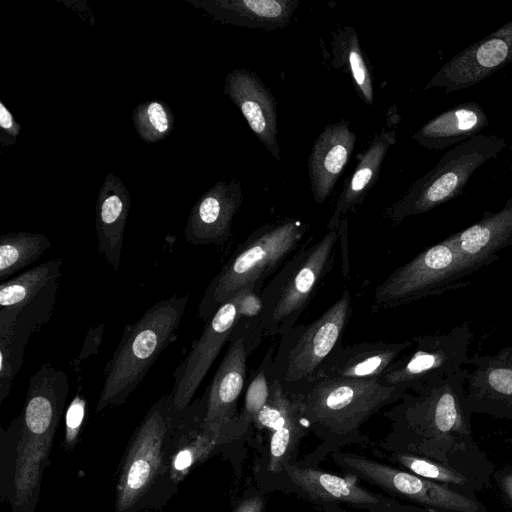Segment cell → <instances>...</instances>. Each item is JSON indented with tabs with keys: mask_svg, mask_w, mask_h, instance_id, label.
<instances>
[{
	"mask_svg": "<svg viewBox=\"0 0 512 512\" xmlns=\"http://www.w3.org/2000/svg\"><path fill=\"white\" fill-rule=\"evenodd\" d=\"M505 145L504 138L484 134L459 143L387 208L385 217L398 225L407 217L425 213L455 198L474 171L495 157Z\"/></svg>",
	"mask_w": 512,
	"mask_h": 512,
	"instance_id": "cell-9",
	"label": "cell"
},
{
	"mask_svg": "<svg viewBox=\"0 0 512 512\" xmlns=\"http://www.w3.org/2000/svg\"><path fill=\"white\" fill-rule=\"evenodd\" d=\"M238 319L235 298L222 304L208 319L200 337L184 361L176 368L172 395L180 409L187 408L210 367L218 357Z\"/></svg>",
	"mask_w": 512,
	"mask_h": 512,
	"instance_id": "cell-15",
	"label": "cell"
},
{
	"mask_svg": "<svg viewBox=\"0 0 512 512\" xmlns=\"http://www.w3.org/2000/svg\"><path fill=\"white\" fill-rule=\"evenodd\" d=\"M308 429L332 450L345 444H368L361 427L405 392L379 380L313 378L291 390Z\"/></svg>",
	"mask_w": 512,
	"mask_h": 512,
	"instance_id": "cell-4",
	"label": "cell"
},
{
	"mask_svg": "<svg viewBox=\"0 0 512 512\" xmlns=\"http://www.w3.org/2000/svg\"><path fill=\"white\" fill-rule=\"evenodd\" d=\"M506 443H507L508 447L512 449V437L506 439Z\"/></svg>",
	"mask_w": 512,
	"mask_h": 512,
	"instance_id": "cell-41",
	"label": "cell"
},
{
	"mask_svg": "<svg viewBox=\"0 0 512 512\" xmlns=\"http://www.w3.org/2000/svg\"><path fill=\"white\" fill-rule=\"evenodd\" d=\"M290 482L310 499L326 504H346L366 511L391 497L369 491L348 477L293 463L284 466Z\"/></svg>",
	"mask_w": 512,
	"mask_h": 512,
	"instance_id": "cell-22",
	"label": "cell"
},
{
	"mask_svg": "<svg viewBox=\"0 0 512 512\" xmlns=\"http://www.w3.org/2000/svg\"><path fill=\"white\" fill-rule=\"evenodd\" d=\"M275 347L271 346L264 354L246 387L244 405L239 413L240 421L250 427L253 420L269 400L272 385L275 380L273 373V360Z\"/></svg>",
	"mask_w": 512,
	"mask_h": 512,
	"instance_id": "cell-32",
	"label": "cell"
},
{
	"mask_svg": "<svg viewBox=\"0 0 512 512\" xmlns=\"http://www.w3.org/2000/svg\"><path fill=\"white\" fill-rule=\"evenodd\" d=\"M187 303L188 295L159 301L138 321L126 325L106 365L97 412L127 400L162 351L176 339Z\"/></svg>",
	"mask_w": 512,
	"mask_h": 512,
	"instance_id": "cell-5",
	"label": "cell"
},
{
	"mask_svg": "<svg viewBox=\"0 0 512 512\" xmlns=\"http://www.w3.org/2000/svg\"><path fill=\"white\" fill-rule=\"evenodd\" d=\"M104 326L99 325L95 328H91L87 333V337L85 339L83 348L80 352V355L77 361H82L87 358L89 355L97 352L98 347L100 346L103 338Z\"/></svg>",
	"mask_w": 512,
	"mask_h": 512,
	"instance_id": "cell-38",
	"label": "cell"
},
{
	"mask_svg": "<svg viewBox=\"0 0 512 512\" xmlns=\"http://www.w3.org/2000/svg\"><path fill=\"white\" fill-rule=\"evenodd\" d=\"M395 467L409 471L420 477L446 485L468 497L476 498V492L486 488L481 482L451 467L429 459L400 452H381L373 449Z\"/></svg>",
	"mask_w": 512,
	"mask_h": 512,
	"instance_id": "cell-28",
	"label": "cell"
},
{
	"mask_svg": "<svg viewBox=\"0 0 512 512\" xmlns=\"http://www.w3.org/2000/svg\"><path fill=\"white\" fill-rule=\"evenodd\" d=\"M492 477L505 501L512 506V466L495 471Z\"/></svg>",
	"mask_w": 512,
	"mask_h": 512,
	"instance_id": "cell-39",
	"label": "cell"
},
{
	"mask_svg": "<svg viewBox=\"0 0 512 512\" xmlns=\"http://www.w3.org/2000/svg\"><path fill=\"white\" fill-rule=\"evenodd\" d=\"M465 257L484 267L499 259L498 253L512 246V198L497 212H485L466 229L450 235Z\"/></svg>",
	"mask_w": 512,
	"mask_h": 512,
	"instance_id": "cell-25",
	"label": "cell"
},
{
	"mask_svg": "<svg viewBox=\"0 0 512 512\" xmlns=\"http://www.w3.org/2000/svg\"><path fill=\"white\" fill-rule=\"evenodd\" d=\"M308 225L296 219L266 223L254 230L212 279L198 306L197 316L210 319L217 309L248 286L264 288L297 250Z\"/></svg>",
	"mask_w": 512,
	"mask_h": 512,
	"instance_id": "cell-6",
	"label": "cell"
},
{
	"mask_svg": "<svg viewBox=\"0 0 512 512\" xmlns=\"http://www.w3.org/2000/svg\"><path fill=\"white\" fill-rule=\"evenodd\" d=\"M201 399L180 409L172 393L159 398L135 429L121 463L116 512H137L170 496L171 456L199 412Z\"/></svg>",
	"mask_w": 512,
	"mask_h": 512,
	"instance_id": "cell-3",
	"label": "cell"
},
{
	"mask_svg": "<svg viewBox=\"0 0 512 512\" xmlns=\"http://www.w3.org/2000/svg\"><path fill=\"white\" fill-rule=\"evenodd\" d=\"M136 132L147 143H156L170 135L174 116L170 106L161 100L140 103L132 112Z\"/></svg>",
	"mask_w": 512,
	"mask_h": 512,
	"instance_id": "cell-33",
	"label": "cell"
},
{
	"mask_svg": "<svg viewBox=\"0 0 512 512\" xmlns=\"http://www.w3.org/2000/svg\"><path fill=\"white\" fill-rule=\"evenodd\" d=\"M262 290L258 286H248L240 290L234 298L238 308L237 322L264 331Z\"/></svg>",
	"mask_w": 512,
	"mask_h": 512,
	"instance_id": "cell-34",
	"label": "cell"
},
{
	"mask_svg": "<svg viewBox=\"0 0 512 512\" xmlns=\"http://www.w3.org/2000/svg\"><path fill=\"white\" fill-rule=\"evenodd\" d=\"M51 246L42 233L11 232L0 237V280L27 267Z\"/></svg>",
	"mask_w": 512,
	"mask_h": 512,
	"instance_id": "cell-30",
	"label": "cell"
},
{
	"mask_svg": "<svg viewBox=\"0 0 512 512\" xmlns=\"http://www.w3.org/2000/svg\"><path fill=\"white\" fill-rule=\"evenodd\" d=\"M397 113H389V121L376 133L363 153L352 175L345 182L335 208L327 223L328 230L338 229L346 214L359 206L379 177L382 163L396 142Z\"/></svg>",
	"mask_w": 512,
	"mask_h": 512,
	"instance_id": "cell-21",
	"label": "cell"
},
{
	"mask_svg": "<svg viewBox=\"0 0 512 512\" xmlns=\"http://www.w3.org/2000/svg\"><path fill=\"white\" fill-rule=\"evenodd\" d=\"M484 266L462 255L451 236L396 268L374 290L371 310L396 308L469 285Z\"/></svg>",
	"mask_w": 512,
	"mask_h": 512,
	"instance_id": "cell-7",
	"label": "cell"
},
{
	"mask_svg": "<svg viewBox=\"0 0 512 512\" xmlns=\"http://www.w3.org/2000/svg\"><path fill=\"white\" fill-rule=\"evenodd\" d=\"M414 344L368 341L335 347L324 360L314 378H349L379 380L385 371Z\"/></svg>",
	"mask_w": 512,
	"mask_h": 512,
	"instance_id": "cell-19",
	"label": "cell"
},
{
	"mask_svg": "<svg viewBox=\"0 0 512 512\" xmlns=\"http://www.w3.org/2000/svg\"><path fill=\"white\" fill-rule=\"evenodd\" d=\"M340 230H328L309 247L298 250L264 286L265 336H280L297 324L328 273Z\"/></svg>",
	"mask_w": 512,
	"mask_h": 512,
	"instance_id": "cell-8",
	"label": "cell"
},
{
	"mask_svg": "<svg viewBox=\"0 0 512 512\" xmlns=\"http://www.w3.org/2000/svg\"><path fill=\"white\" fill-rule=\"evenodd\" d=\"M351 315V295L344 290L319 318L309 324H296L280 335L273 373L284 389L291 390L315 377L324 360L340 344Z\"/></svg>",
	"mask_w": 512,
	"mask_h": 512,
	"instance_id": "cell-10",
	"label": "cell"
},
{
	"mask_svg": "<svg viewBox=\"0 0 512 512\" xmlns=\"http://www.w3.org/2000/svg\"><path fill=\"white\" fill-rule=\"evenodd\" d=\"M224 24L275 31L286 27L298 0H204L192 2Z\"/></svg>",
	"mask_w": 512,
	"mask_h": 512,
	"instance_id": "cell-24",
	"label": "cell"
},
{
	"mask_svg": "<svg viewBox=\"0 0 512 512\" xmlns=\"http://www.w3.org/2000/svg\"><path fill=\"white\" fill-rule=\"evenodd\" d=\"M471 337L466 321L445 333L413 337L415 347L402 354L379 381L403 392H418L464 368Z\"/></svg>",
	"mask_w": 512,
	"mask_h": 512,
	"instance_id": "cell-13",
	"label": "cell"
},
{
	"mask_svg": "<svg viewBox=\"0 0 512 512\" xmlns=\"http://www.w3.org/2000/svg\"><path fill=\"white\" fill-rule=\"evenodd\" d=\"M69 392L64 371L42 365L29 379L22 413L1 436V493L12 512H34Z\"/></svg>",
	"mask_w": 512,
	"mask_h": 512,
	"instance_id": "cell-2",
	"label": "cell"
},
{
	"mask_svg": "<svg viewBox=\"0 0 512 512\" xmlns=\"http://www.w3.org/2000/svg\"><path fill=\"white\" fill-rule=\"evenodd\" d=\"M367 512H438L435 510L423 508L407 502L398 501L395 498H390L384 504L375 506Z\"/></svg>",
	"mask_w": 512,
	"mask_h": 512,
	"instance_id": "cell-37",
	"label": "cell"
},
{
	"mask_svg": "<svg viewBox=\"0 0 512 512\" xmlns=\"http://www.w3.org/2000/svg\"><path fill=\"white\" fill-rule=\"evenodd\" d=\"M21 131L20 124L15 120L12 113L0 101V141L2 145H13Z\"/></svg>",
	"mask_w": 512,
	"mask_h": 512,
	"instance_id": "cell-36",
	"label": "cell"
},
{
	"mask_svg": "<svg viewBox=\"0 0 512 512\" xmlns=\"http://www.w3.org/2000/svg\"><path fill=\"white\" fill-rule=\"evenodd\" d=\"M242 202V187L237 179L215 183L192 207L185 240L195 245H223L231 237L232 222Z\"/></svg>",
	"mask_w": 512,
	"mask_h": 512,
	"instance_id": "cell-17",
	"label": "cell"
},
{
	"mask_svg": "<svg viewBox=\"0 0 512 512\" xmlns=\"http://www.w3.org/2000/svg\"><path fill=\"white\" fill-rule=\"evenodd\" d=\"M85 400L77 394L69 405L65 416V448L72 449L77 442L78 435L85 415Z\"/></svg>",
	"mask_w": 512,
	"mask_h": 512,
	"instance_id": "cell-35",
	"label": "cell"
},
{
	"mask_svg": "<svg viewBox=\"0 0 512 512\" xmlns=\"http://www.w3.org/2000/svg\"><path fill=\"white\" fill-rule=\"evenodd\" d=\"M308 430V426L295 403L293 410L280 426L269 433L267 461L269 472H282L284 466L292 463L295 451Z\"/></svg>",
	"mask_w": 512,
	"mask_h": 512,
	"instance_id": "cell-31",
	"label": "cell"
},
{
	"mask_svg": "<svg viewBox=\"0 0 512 512\" xmlns=\"http://www.w3.org/2000/svg\"><path fill=\"white\" fill-rule=\"evenodd\" d=\"M487 123L479 104L463 103L429 120L412 138L427 149L443 150L477 135Z\"/></svg>",
	"mask_w": 512,
	"mask_h": 512,
	"instance_id": "cell-26",
	"label": "cell"
},
{
	"mask_svg": "<svg viewBox=\"0 0 512 512\" xmlns=\"http://www.w3.org/2000/svg\"><path fill=\"white\" fill-rule=\"evenodd\" d=\"M130 204V193L122 180L115 174L108 173L98 192L95 229L98 251L115 271L121 264Z\"/></svg>",
	"mask_w": 512,
	"mask_h": 512,
	"instance_id": "cell-23",
	"label": "cell"
},
{
	"mask_svg": "<svg viewBox=\"0 0 512 512\" xmlns=\"http://www.w3.org/2000/svg\"><path fill=\"white\" fill-rule=\"evenodd\" d=\"M331 65L348 73L360 98L368 105L374 102L371 66L363 53L356 30L342 26L331 40Z\"/></svg>",
	"mask_w": 512,
	"mask_h": 512,
	"instance_id": "cell-27",
	"label": "cell"
},
{
	"mask_svg": "<svg viewBox=\"0 0 512 512\" xmlns=\"http://www.w3.org/2000/svg\"><path fill=\"white\" fill-rule=\"evenodd\" d=\"M264 331L236 322L227 351L214 374L205 398L202 429L223 442L246 430L239 420L237 403L246 384L247 361L258 348Z\"/></svg>",
	"mask_w": 512,
	"mask_h": 512,
	"instance_id": "cell-12",
	"label": "cell"
},
{
	"mask_svg": "<svg viewBox=\"0 0 512 512\" xmlns=\"http://www.w3.org/2000/svg\"><path fill=\"white\" fill-rule=\"evenodd\" d=\"M357 136L347 120L329 124L315 139L308 175L314 201L321 204L331 195L354 150Z\"/></svg>",
	"mask_w": 512,
	"mask_h": 512,
	"instance_id": "cell-20",
	"label": "cell"
},
{
	"mask_svg": "<svg viewBox=\"0 0 512 512\" xmlns=\"http://www.w3.org/2000/svg\"><path fill=\"white\" fill-rule=\"evenodd\" d=\"M465 365L472 367L465 381L469 412L512 420V346L468 357Z\"/></svg>",
	"mask_w": 512,
	"mask_h": 512,
	"instance_id": "cell-16",
	"label": "cell"
},
{
	"mask_svg": "<svg viewBox=\"0 0 512 512\" xmlns=\"http://www.w3.org/2000/svg\"><path fill=\"white\" fill-rule=\"evenodd\" d=\"M468 369L405 392L383 412L389 431L372 449L411 454L441 463L487 487L494 465L476 444L467 408Z\"/></svg>",
	"mask_w": 512,
	"mask_h": 512,
	"instance_id": "cell-1",
	"label": "cell"
},
{
	"mask_svg": "<svg viewBox=\"0 0 512 512\" xmlns=\"http://www.w3.org/2000/svg\"><path fill=\"white\" fill-rule=\"evenodd\" d=\"M224 93L239 108L258 140L280 160L277 101L256 73L234 69L225 77Z\"/></svg>",
	"mask_w": 512,
	"mask_h": 512,
	"instance_id": "cell-18",
	"label": "cell"
},
{
	"mask_svg": "<svg viewBox=\"0 0 512 512\" xmlns=\"http://www.w3.org/2000/svg\"><path fill=\"white\" fill-rule=\"evenodd\" d=\"M234 512H264V499L260 494H252L243 498Z\"/></svg>",
	"mask_w": 512,
	"mask_h": 512,
	"instance_id": "cell-40",
	"label": "cell"
},
{
	"mask_svg": "<svg viewBox=\"0 0 512 512\" xmlns=\"http://www.w3.org/2000/svg\"><path fill=\"white\" fill-rule=\"evenodd\" d=\"M512 61V21L464 49L426 85L451 93L469 88Z\"/></svg>",
	"mask_w": 512,
	"mask_h": 512,
	"instance_id": "cell-14",
	"label": "cell"
},
{
	"mask_svg": "<svg viewBox=\"0 0 512 512\" xmlns=\"http://www.w3.org/2000/svg\"><path fill=\"white\" fill-rule=\"evenodd\" d=\"M62 258H54L0 284V310L14 309L58 282Z\"/></svg>",
	"mask_w": 512,
	"mask_h": 512,
	"instance_id": "cell-29",
	"label": "cell"
},
{
	"mask_svg": "<svg viewBox=\"0 0 512 512\" xmlns=\"http://www.w3.org/2000/svg\"><path fill=\"white\" fill-rule=\"evenodd\" d=\"M330 457L347 475L385 491L392 498L438 512H489L477 498L394 465L340 449L332 450Z\"/></svg>",
	"mask_w": 512,
	"mask_h": 512,
	"instance_id": "cell-11",
	"label": "cell"
}]
</instances>
